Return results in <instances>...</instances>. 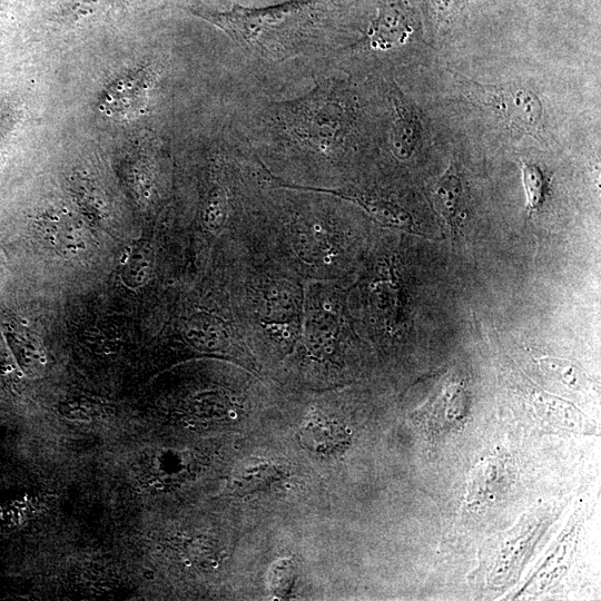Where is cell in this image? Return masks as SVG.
I'll return each mask as SVG.
<instances>
[{
  "instance_id": "5b68a950",
  "label": "cell",
  "mask_w": 601,
  "mask_h": 601,
  "mask_svg": "<svg viewBox=\"0 0 601 601\" xmlns=\"http://www.w3.org/2000/svg\"><path fill=\"white\" fill-rule=\"evenodd\" d=\"M318 101L317 95L308 97L302 104H296L293 111L295 112V119H302L295 121L296 132L299 136L312 137L313 142L319 145L318 147L323 151H329V147L334 142V139L338 138L344 132V128L347 126L346 109L339 105H331L325 101Z\"/></svg>"
},
{
  "instance_id": "9a60e30c",
  "label": "cell",
  "mask_w": 601,
  "mask_h": 601,
  "mask_svg": "<svg viewBox=\"0 0 601 601\" xmlns=\"http://www.w3.org/2000/svg\"><path fill=\"white\" fill-rule=\"evenodd\" d=\"M295 580L296 569L289 559H279L269 569V590L278 599H286L290 594Z\"/></svg>"
},
{
  "instance_id": "ba28073f",
  "label": "cell",
  "mask_w": 601,
  "mask_h": 601,
  "mask_svg": "<svg viewBox=\"0 0 601 601\" xmlns=\"http://www.w3.org/2000/svg\"><path fill=\"white\" fill-rule=\"evenodd\" d=\"M302 445L313 453L333 454L348 443L344 426L318 406H311L299 428Z\"/></svg>"
},
{
  "instance_id": "30bf717a",
  "label": "cell",
  "mask_w": 601,
  "mask_h": 601,
  "mask_svg": "<svg viewBox=\"0 0 601 601\" xmlns=\"http://www.w3.org/2000/svg\"><path fill=\"white\" fill-rule=\"evenodd\" d=\"M394 106V120L391 128V148L400 160L408 159L421 138V122L417 114L395 87L391 91Z\"/></svg>"
},
{
  "instance_id": "6da1fadb",
  "label": "cell",
  "mask_w": 601,
  "mask_h": 601,
  "mask_svg": "<svg viewBox=\"0 0 601 601\" xmlns=\"http://www.w3.org/2000/svg\"><path fill=\"white\" fill-rule=\"evenodd\" d=\"M224 286L245 344L318 361L351 329L344 279L307 278L237 246L224 250Z\"/></svg>"
},
{
  "instance_id": "277c9868",
  "label": "cell",
  "mask_w": 601,
  "mask_h": 601,
  "mask_svg": "<svg viewBox=\"0 0 601 601\" xmlns=\"http://www.w3.org/2000/svg\"><path fill=\"white\" fill-rule=\"evenodd\" d=\"M459 81L470 87L483 105L493 110L514 136H531L542 140L543 104L532 89L521 85H485L456 73Z\"/></svg>"
},
{
  "instance_id": "4fadbf2b",
  "label": "cell",
  "mask_w": 601,
  "mask_h": 601,
  "mask_svg": "<svg viewBox=\"0 0 601 601\" xmlns=\"http://www.w3.org/2000/svg\"><path fill=\"white\" fill-rule=\"evenodd\" d=\"M154 256L151 247L146 243L134 246L127 255L122 267V279L129 287L144 285L150 276Z\"/></svg>"
},
{
  "instance_id": "2e32d148",
  "label": "cell",
  "mask_w": 601,
  "mask_h": 601,
  "mask_svg": "<svg viewBox=\"0 0 601 601\" xmlns=\"http://www.w3.org/2000/svg\"><path fill=\"white\" fill-rule=\"evenodd\" d=\"M542 363L549 368L558 378L570 387H578L581 381L580 371L572 364L563 361L550 358L542 359Z\"/></svg>"
},
{
  "instance_id": "9c48e42d",
  "label": "cell",
  "mask_w": 601,
  "mask_h": 601,
  "mask_svg": "<svg viewBox=\"0 0 601 601\" xmlns=\"http://www.w3.org/2000/svg\"><path fill=\"white\" fill-rule=\"evenodd\" d=\"M413 32L412 19L400 0H383L367 37L376 50H388L406 42Z\"/></svg>"
},
{
  "instance_id": "8fae6325",
  "label": "cell",
  "mask_w": 601,
  "mask_h": 601,
  "mask_svg": "<svg viewBox=\"0 0 601 601\" xmlns=\"http://www.w3.org/2000/svg\"><path fill=\"white\" fill-rule=\"evenodd\" d=\"M41 233L48 244L65 255H77L87 248V236L78 219L68 211L49 213L40 225Z\"/></svg>"
},
{
  "instance_id": "8992f818",
  "label": "cell",
  "mask_w": 601,
  "mask_h": 601,
  "mask_svg": "<svg viewBox=\"0 0 601 601\" xmlns=\"http://www.w3.org/2000/svg\"><path fill=\"white\" fill-rule=\"evenodd\" d=\"M151 83V73L148 69L119 78L106 90L100 102L101 110L116 118L140 115L147 108Z\"/></svg>"
},
{
  "instance_id": "5bb4252c",
  "label": "cell",
  "mask_w": 601,
  "mask_h": 601,
  "mask_svg": "<svg viewBox=\"0 0 601 601\" xmlns=\"http://www.w3.org/2000/svg\"><path fill=\"white\" fill-rule=\"evenodd\" d=\"M522 180L526 195V214L531 217L536 213L545 198L546 179L542 169L534 162L522 161Z\"/></svg>"
},
{
  "instance_id": "52a82bcc",
  "label": "cell",
  "mask_w": 601,
  "mask_h": 601,
  "mask_svg": "<svg viewBox=\"0 0 601 601\" xmlns=\"http://www.w3.org/2000/svg\"><path fill=\"white\" fill-rule=\"evenodd\" d=\"M292 187H302V189L331 194L342 200L355 204L381 226L416 233L413 218L406 209L375 194L355 187H337L332 189H319L296 185H293Z\"/></svg>"
},
{
  "instance_id": "7a4b0ae2",
  "label": "cell",
  "mask_w": 601,
  "mask_h": 601,
  "mask_svg": "<svg viewBox=\"0 0 601 601\" xmlns=\"http://www.w3.org/2000/svg\"><path fill=\"white\" fill-rule=\"evenodd\" d=\"M328 205H289L277 213L244 215L233 237L244 250L316 279H344L354 256L352 230Z\"/></svg>"
},
{
  "instance_id": "e0dca14e",
  "label": "cell",
  "mask_w": 601,
  "mask_h": 601,
  "mask_svg": "<svg viewBox=\"0 0 601 601\" xmlns=\"http://www.w3.org/2000/svg\"><path fill=\"white\" fill-rule=\"evenodd\" d=\"M432 7L439 19L461 11L469 0H431Z\"/></svg>"
},
{
  "instance_id": "3957f363",
  "label": "cell",
  "mask_w": 601,
  "mask_h": 601,
  "mask_svg": "<svg viewBox=\"0 0 601 601\" xmlns=\"http://www.w3.org/2000/svg\"><path fill=\"white\" fill-rule=\"evenodd\" d=\"M315 0L290 1L263 9L239 6L218 12L205 8L188 11L224 30L237 43L269 59L292 55L300 42L302 19Z\"/></svg>"
},
{
  "instance_id": "7c38bea8",
  "label": "cell",
  "mask_w": 601,
  "mask_h": 601,
  "mask_svg": "<svg viewBox=\"0 0 601 601\" xmlns=\"http://www.w3.org/2000/svg\"><path fill=\"white\" fill-rule=\"evenodd\" d=\"M430 197L434 209L450 228H454L455 217L463 197V184L457 167L453 162L437 179Z\"/></svg>"
}]
</instances>
